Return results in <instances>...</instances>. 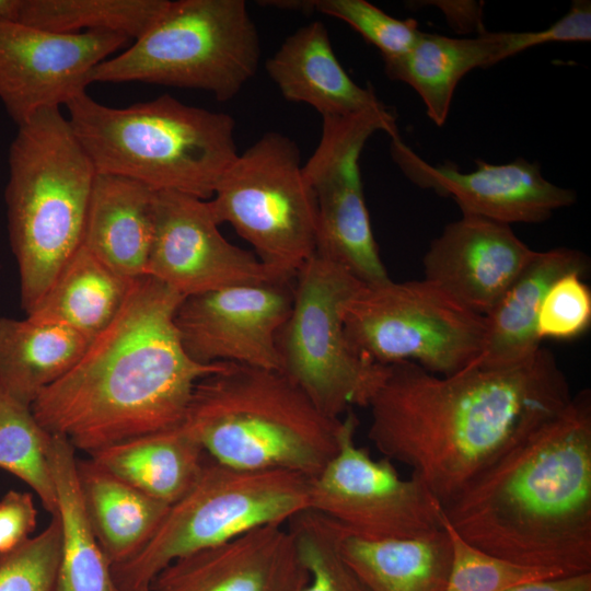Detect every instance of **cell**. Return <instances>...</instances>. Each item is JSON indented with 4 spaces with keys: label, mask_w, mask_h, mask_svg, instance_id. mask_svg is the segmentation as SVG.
<instances>
[{
    "label": "cell",
    "mask_w": 591,
    "mask_h": 591,
    "mask_svg": "<svg viewBox=\"0 0 591 591\" xmlns=\"http://www.w3.org/2000/svg\"><path fill=\"white\" fill-rule=\"evenodd\" d=\"M553 354L450 375L414 362L385 366L371 395L369 440L449 503L479 473L571 398Z\"/></svg>",
    "instance_id": "6da1fadb"
},
{
    "label": "cell",
    "mask_w": 591,
    "mask_h": 591,
    "mask_svg": "<svg viewBox=\"0 0 591 591\" xmlns=\"http://www.w3.org/2000/svg\"><path fill=\"white\" fill-rule=\"evenodd\" d=\"M183 299L153 277H136L113 321L34 401L37 421L90 455L181 426L196 384L228 363L186 354L174 322Z\"/></svg>",
    "instance_id": "7a4b0ae2"
},
{
    "label": "cell",
    "mask_w": 591,
    "mask_h": 591,
    "mask_svg": "<svg viewBox=\"0 0 591 591\" xmlns=\"http://www.w3.org/2000/svg\"><path fill=\"white\" fill-rule=\"evenodd\" d=\"M443 514L465 541L559 576L591 572V392L479 473Z\"/></svg>",
    "instance_id": "3957f363"
},
{
    "label": "cell",
    "mask_w": 591,
    "mask_h": 591,
    "mask_svg": "<svg viewBox=\"0 0 591 591\" xmlns=\"http://www.w3.org/2000/svg\"><path fill=\"white\" fill-rule=\"evenodd\" d=\"M339 420L280 371L225 363L196 384L182 426L220 464L311 478L337 451Z\"/></svg>",
    "instance_id": "277c9868"
},
{
    "label": "cell",
    "mask_w": 591,
    "mask_h": 591,
    "mask_svg": "<svg viewBox=\"0 0 591 591\" xmlns=\"http://www.w3.org/2000/svg\"><path fill=\"white\" fill-rule=\"evenodd\" d=\"M8 165L9 240L28 314L83 242L96 171L60 107L18 126Z\"/></svg>",
    "instance_id": "5b68a950"
},
{
    "label": "cell",
    "mask_w": 591,
    "mask_h": 591,
    "mask_svg": "<svg viewBox=\"0 0 591 591\" xmlns=\"http://www.w3.org/2000/svg\"><path fill=\"white\" fill-rule=\"evenodd\" d=\"M66 107L96 173L129 177L155 190L209 200L239 154L232 116L167 94L119 108L84 92Z\"/></svg>",
    "instance_id": "8992f818"
},
{
    "label": "cell",
    "mask_w": 591,
    "mask_h": 591,
    "mask_svg": "<svg viewBox=\"0 0 591 591\" xmlns=\"http://www.w3.org/2000/svg\"><path fill=\"white\" fill-rule=\"evenodd\" d=\"M259 58L244 0H177L130 47L99 63L90 82L197 89L227 102L254 77Z\"/></svg>",
    "instance_id": "52a82bcc"
},
{
    "label": "cell",
    "mask_w": 591,
    "mask_h": 591,
    "mask_svg": "<svg viewBox=\"0 0 591 591\" xmlns=\"http://www.w3.org/2000/svg\"><path fill=\"white\" fill-rule=\"evenodd\" d=\"M310 478L285 470H241L209 456L192 488L169 507L148 543L111 567L117 591L149 589L172 561L251 530L286 524L309 509Z\"/></svg>",
    "instance_id": "ba28073f"
},
{
    "label": "cell",
    "mask_w": 591,
    "mask_h": 591,
    "mask_svg": "<svg viewBox=\"0 0 591 591\" xmlns=\"http://www.w3.org/2000/svg\"><path fill=\"white\" fill-rule=\"evenodd\" d=\"M344 331L352 350L379 366L414 362L450 375L479 357L485 316L426 280L363 283L344 304Z\"/></svg>",
    "instance_id": "9c48e42d"
},
{
    "label": "cell",
    "mask_w": 591,
    "mask_h": 591,
    "mask_svg": "<svg viewBox=\"0 0 591 591\" xmlns=\"http://www.w3.org/2000/svg\"><path fill=\"white\" fill-rule=\"evenodd\" d=\"M219 224L229 223L256 257L294 279L316 251V207L296 142L267 132L235 160L208 200Z\"/></svg>",
    "instance_id": "30bf717a"
},
{
    "label": "cell",
    "mask_w": 591,
    "mask_h": 591,
    "mask_svg": "<svg viewBox=\"0 0 591 591\" xmlns=\"http://www.w3.org/2000/svg\"><path fill=\"white\" fill-rule=\"evenodd\" d=\"M294 279L292 308L277 338L279 371L321 413L339 419L352 406L367 407L385 369L361 359L344 331L343 306L363 282L317 253Z\"/></svg>",
    "instance_id": "8fae6325"
},
{
    "label": "cell",
    "mask_w": 591,
    "mask_h": 591,
    "mask_svg": "<svg viewBox=\"0 0 591 591\" xmlns=\"http://www.w3.org/2000/svg\"><path fill=\"white\" fill-rule=\"evenodd\" d=\"M358 419L339 420L337 451L310 478L309 509L368 541L415 538L443 528V508L417 476L402 478L392 461L357 445Z\"/></svg>",
    "instance_id": "7c38bea8"
},
{
    "label": "cell",
    "mask_w": 591,
    "mask_h": 591,
    "mask_svg": "<svg viewBox=\"0 0 591 591\" xmlns=\"http://www.w3.org/2000/svg\"><path fill=\"white\" fill-rule=\"evenodd\" d=\"M376 131L398 134L391 108L323 118L320 142L303 165L316 207V251L366 285L387 280L371 228L361 152Z\"/></svg>",
    "instance_id": "4fadbf2b"
},
{
    "label": "cell",
    "mask_w": 591,
    "mask_h": 591,
    "mask_svg": "<svg viewBox=\"0 0 591 591\" xmlns=\"http://www.w3.org/2000/svg\"><path fill=\"white\" fill-rule=\"evenodd\" d=\"M235 285L184 298L175 326L196 362L280 370L277 338L289 316L294 282Z\"/></svg>",
    "instance_id": "5bb4252c"
},
{
    "label": "cell",
    "mask_w": 591,
    "mask_h": 591,
    "mask_svg": "<svg viewBox=\"0 0 591 591\" xmlns=\"http://www.w3.org/2000/svg\"><path fill=\"white\" fill-rule=\"evenodd\" d=\"M128 39L105 31L65 34L0 22V101L16 126L43 108L66 106Z\"/></svg>",
    "instance_id": "9a60e30c"
},
{
    "label": "cell",
    "mask_w": 591,
    "mask_h": 591,
    "mask_svg": "<svg viewBox=\"0 0 591 591\" xmlns=\"http://www.w3.org/2000/svg\"><path fill=\"white\" fill-rule=\"evenodd\" d=\"M219 225L208 200L158 190L154 236L143 275L183 298L235 285L289 280L230 243Z\"/></svg>",
    "instance_id": "2e32d148"
},
{
    "label": "cell",
    "mask_w": 591,
    "mask_h": 591,
    "mask_svg": "<svg viewBox=\"0 0 591 591\" xmlns=\"http://www.w3.org/2000/svg\"><path fill=\"white\" fill-rule=\"evenodd\" d=\"M391 155L410 182L453 199L463 216L508 225L540 223L577 200L575 190L549 182L538 162L523 158L501 164L478 159L474 171L463 172L451 161L429 164L399 135L391 137Z\"/></svg>",
    "instance_id": "e0dca14e"
},
{
    "label": "cell",
    "mask_w": 591,
    "mask_h": 591,
    "mask_svg": "<svg viewBox=\"0 0 591 591\" xmlns=\"http://www.w3.org/2000/svg\"><path fill=\"white\" fill-rule=\"evenodd\" d=\"M534 252L511 225L462 215L431 241L422 260L424 278L485 316Z\"/></svg>",
    "instance_id": "ac0fdd59"
},
{
    "label": "cell",
    "mask_w": 591,
    "mask_h": 591,
    "mask_svg": "<svg viewBox=\"0 0 591 591\" xmlns=\"http://www.w3.org/2000/svg\"><path fill=\"white\" fill-rule=\"evenodd\" d=\"M308 580L287 523L269 524L172 561L149 591H303Z\"/></svg>",
    "instance_id": "d6986e66"
},
{
    "label": "cell",
    "mask_w": 591,
    "mask_h": 591,
    "mask_svg": "<svg viewBox=\"0 0 591 591\" xmlns=\"http://www.w3.org/2000/svg\"><path fill=\"white\" fill-rule=\"evenodd\" d=\"M265 68L286 100L309 104L322 118L387 108L344 70L320 21L288 36Z\"/></svg>",
    "instance_id": "ffe728a7"
},
{
    "label": "cell",
    "mask_w": 591,
    "mask_h": 591,
    "mask_svg": "<svg viewBox=\"0 0 591 591\" xmlns=\"http://www.w3.org/2000/svg\"><path fill=\"white\" fill-rule=\"evenodd\" d=\"M589 267V257L579 250L535 251L521 274L485 315L482 351L472 366L506 368L533 357L542 347L536 322L547 290L568 273L578 271L586 276Z\"/></svg>",
    "instance_id": "44dd1931"
},
{
    "label": "cell",
    "mask_w": 591,
    "mask_h": 591,
    "mask_svg": "<svg viewBox=\"0 0 591 591\" xmlns=\"http://www.w3.org/2000/svg\"><path fill=\"white\" fill-rule=\"evenodd\" d=\"M514 32H488L472 38L421 32L403 55L383 58L385 74L409 85L421 97L428 117L441 127L459 82L473 69L514 56Z\"/></svg>",
    "instance_id": "7402d4cb"
},
{
    "label": "cell",
    "mask_w": 591,
    "mask_h": 591,
    "mask_svg": "<svg viewBox=\"0 0 591 591\" xmlns=\"http://www.w3.org/2000/svg\"><path fill=\"white\" fill-rule=\"evenodd\" d=\"M157 193L129 177L96 173L82 244L123 276L143 275L154 236Z\"/></svg>",
    "instance_id": "603a6c76"
},
{
    "label": "cell",
    "mask_w": 591,
    "mask_h": 591,
    "mask_svg": "<svg viewBox=\"0 0 591 591\" xmlns=\"http://www.w3.org/2000/svg\"><path fill=\"white\" fill-rule=\"evenodd\" d=\"M77 470L88 518L111 567L127 561L148 543L170 505L137 489L93 459H78Z\"/></svg>",
    "instance_id": "cb8c5ba5"
},
{
    "label": "cell",
    "mask_w": 591,
    "mask_h": 591,
    "mask_svg": "<svg viewBox=\"0 0 591 591\" xmlns=\"http://www.w3.org/2000/svg\"><path fill=\"white\" fill-rule=\"evenodd\" d=\"M91 459L171 506L196 483L208 455L181 425L113 444L91 454Z\"/></svg>",
    "instance_id": "d4e9b609"
},
{
    "label": "cell",
    "mask_w": 591,
    "mask_h": 591,
    "mask_svg": "<svg viewBox=\"0 0 591 591\" xmlns=\"http://www.w3.org/2000/svg\"><path fill=\"white\" fill-rule=\"evenodd\" d=\"M90 340L77 331L31 317L0 318V389L32 406L37 396L65 375Z\"/></svg>",
    "instance_id": "484cf974"
},
{
    "label": "cell",
    "mask_w": 591,
    "mask_h": 591,
    "mask_svg": "<svg viewBox=\"0 0 591 591\" xmlns=\"http://www.w3.org/2000/svg\"><path fill=\"white\" fill-rule=\"evenodd\" d=\"M134 279L81 244L26 316L68 326L91 341L116 316Z\"/></svg>",
    "instance_id": "4316f807"
},
{
    "label": "cell",
    "mask_w": 591,
    "mask_h": 591,
    "mask_svg": "<svg viewBox=\"0 0 591 591\" xmlns=\"http://www.w3.org/2000/svg\"><path fill=\"white\" fill-rule=\"evenodd\" d=\"M341 552L370 591H445L452 547L444 526L403 540L368 541L347 533Z\"/></svg>",
    "instance_id": "83f0119b"
},
{
    "label": "cell",
    "mask_w": 591,
    "mask_h": 591,
    "mask_svg": "<svg viewBox=\"0 0 591 591\" xmlns=\"http://www.w3.org/2000/svg\"><path fill=\"white\" fill-rule=\"evenodd\" d=\"M76 449L54 434L50 451L57 515L61 524V555L57 591H117L111 564L93 532L82 499Z\"/></svg>",
    "instance_id": "f1b7e54d"
},
{
    "label": "cell",
    "mask_w": 591,
    "mask_h": 591,
    "mask_svg": "<svg viewBox=\"0 0 591 591\" xmlns=\"http://www.w3.org/2000/svg\"><path fill=\"white\" fill-rule=\"evenodd\" d=\"M169 0H21L18 21L65 34L105 31L139 38Z\"/></svg>",
    "instance_id": "f546056e"
},
{
    "label": "cell",
    "mask_w": 591,
    "mask_h": 591,
    "mask_svg": "<svg viewBox=\"0 0 591 591\" xmlns=\"http://www.w3.org/2000/svg\"><path fill=\"white\" fill-rule=\"evenodd\" d=\"M53 439L31 406L0 389V468L27 484L51 517L57 513L50 464Z\"/></svg>",
    "instance_id": "4dcf8cb0"
},
{
    "label": "cell",
    "mask_w": 591,
    "mask_h": 591,
    "mask_svg": "<svg viewBox=\"0 0 591 591\" xmlns=\"http://www.w3.org/2000/svg\"><path fill=\"white\" fill-rule=\"evenodd\" d=\"M287 525L309 572L303 591H370L343 555L347 532L339 524L306 509Z\"/></svg>",
    "instance_id": "1f68e13d"
},
{
    "label": "cell",
    "mask_w": 591,
    "mask_h": 591,
    "mask_svg": "<svg viewBox=\"0 0 591 591\" xmlns=\"http://www.w3.org/2000/svg\"><path fill=\"white\" fill-rule=\"evenodd\" d=\"M268 3L302 12L316 11L338 19L374 45L383 58L405 54L414 46L421 33L416 20L395 19L364 0H296Z\"/></svg>",
    "instance_id": "d6a6232c"
},
{
    "label": "cell",
    "mask_w": 591,
    "mask_h": 591,
    "mask_svg": "<svg viewBox=\"0 0 591 591\" xmlns=\"http://www.w3.org/2000/svg\"><path fill=\"white\" fill-rule=\"evenodd\" d=\"M452 559L445 591H505L513 586L561 577L555 572L521 566L472 545L445 521Z\"/></svg>",
    "instance_id": "836d02e7"
},
{
    "label": "cell",
    "mask_w": 591,
    "mask_h": 591,
    "mask_svg": "<svg viewBox=\"0 0 591 591\" xmlns=\"http://www.w3.org/2000/svg\"><path fill=\"white\" fill-rule=\"evenodd\" d=\"M61 524L57 514L37 535L0 554V591H57Z\"/></svg>",
    "instance_id": "e575fe53"
},
{
    "label": "cell",
    "mask_w": 591,
    "mask_h": 591,
    "mask_svg": "<svg viewBox=\"0 0 591 591\" xmlns=\"http://www.w3.org/2000/svg\"><path fill=\"white\" fill-rule=\"evenodd\" d=\"M584 275L568 273L547 290L536 322V333L543 339L570 340L582 335L591 323V291Z\"/></svg>",
    "instance_id": "d590c367"
},
{
    "label": "cell",
    "mask_w": 591,
    "mask_h": 591,
    "mask_svg": "<svg viewBox=\"0 0 591 591\" xmlns=\"http://www.w3.org/2000/svg\"><path fill=\"white\" fill-rule=\"evenodd\" d=\"M590 40V0H573L568 12L544 30L519 32V45L522 51L548 43H587Z\"/></svg>",
    "instance_id": "8d00e7d4"
},
{
    "label": "cell",
    "mask_w": 591,
    "mask_h": 591,
    "mask_svg": "<svg viewBox=\"0 0 591 591\" xmlns=\"http://www.w3.org/2000/svg\"><path fill=\"white\" fill-rule=\"evenodd\" d=\"M34 500L31 494L8 491L0 500V554L30 538L36 528Z\"/></svg>",
    "instance_id": "74e56055"
},
{
    "label": "cell",
    "mask_w": 591,
    "mask_h": 591,
    "mask_svg": "<svg viewBox=\"0 0 591 591\" xmlns=\"http://www.w3.org/2000/svg\"><path fill=\"white\" fill-rule=\"evenodd\" d=\"M424 5L439 8L449 25L459 33L476 32L477 35L486 32L484 26V4L476 1H420Z\"/></svg>",
    "instance_id": "f35d334b"
},
{
    "label": "cell",
    "mask_w": 591,
    "mask_h": 591,
    "mask_svg": "<svg viewBox=\"0 0 591 591\" xmlns=\"http://www.w3.org/2000/svg\"><path fill=\"white\" fill-rule=\"evenodd\" d=\"M505 591H591V572L523 582Z\"/></svg>",
    "instance_id": "ab89813d"
},
{
    "label": "cell",
    "mask_w": 591,
    "mask_h": 591,
    "mask_svg": "<svg viewBox=\"0 0 591 591\" xmlns=\"http://www.w3.org/2000/svg\"><path fill=\"white\" fill-rule=\"evenodd\" d=\"M21 0H0V22L18 21Z\"/></svg>",
    "instance_id": "60d3db41"
},
{
    "label": "cell",
    "mask_w": 591,
    "mask_h": 591,
    "mask_svg": "<svg viewBox=\"0 0 591 591\" xmlns=\"http://www.w3.org/2000/svg\"><path fill=\"white\" fill-rule=\"evenodd\" d=\"M131 591H149V589L131 590Z\"/></svg>",
    "instance_id": "b9f144b4"
}]
</instances>
